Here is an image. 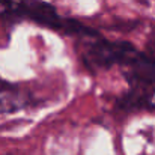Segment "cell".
Masks as SVG:
<instances>
[{
    "mask_svg": "<svg viewBox=\"0 0 155 155\" xmlns=\"http://www.w3.org/2000/svg\"><path fill=\"white\" fill-rule=\"evenodd\" d=\"M136 47L128 42L97 41L87 47L84 53V63L92 68H108L113 65H127L134 56Z\"/></svg>",
    "mask_w": 155,
    "mask_h": 155,
    "instance_id": "cell-2",
    "label": "cell"
},
{
    "mask_svg": "<svg viewBox=\"0 0 155 155\" xmlns=\"http://www.w3.org/2000/svg\"><path fill=\"white\" fill-rule=\"evenodd\" d=\"M3 18H27L53 29L68 27L57 15L54 6L42 0H0V20Z\"/></svg>",
    "mask_w": 155,
    "mask_h": 155,
    "instance_id": "cell-1",
    "label": "cell"
},
{
    "mask_svg": "<svg viewBox=\"0 0 155 155\" xmlns=\"http://www.w3.org/2000/svg\"><path fill=\"white\" fill-rule=\"evenodd\" d=\"M130 105L133 107H148L155 108V87H137L136 92H133L128 97Z\"/></svg>",
    "mask_w": 155,
    "mask_h": 155,
    "instance_id": "cell-3",
    "label": "cell"
}]
</instances>
